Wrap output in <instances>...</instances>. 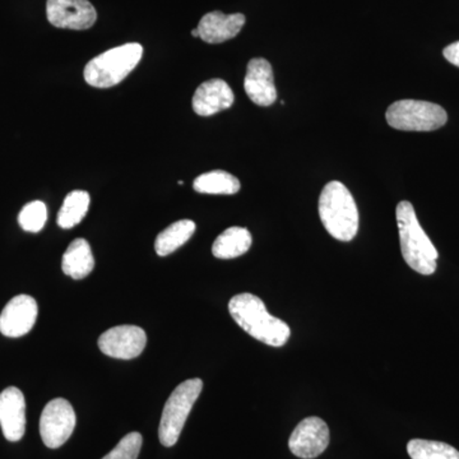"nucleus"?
I'll use <instances>...</instances> for the list:
<instances>
[{"instance_id":"1","label":"nucleus","mask_w":459,"mask_h":459,"mask_svg":"<svg viewBox=\"0 0 459 459\" xmlns=\"http://www.w3.org/2000/svg\"><path fill=\"white\" fill-rule=\"evenodd\" d=\"M229 312L238 327L255 340L272 347H281L291 336V329L283 320L268 313L258 296L238 294L230 300Z\"/></svg>"},{"instance_id":"2","label":"nucleus","mask_w":459,"mask_h":459,"mask_svg":"<svg viewBox=\"0 0 459 459\" xmlns=\"http://www.w3.org/2000/svg\"><path fill=\"white\" fill-rule=\"evenodd\" d=\"M402 255L404 262L424 276H430L437 267V250L427 232L420 225L415 208L407 201H402L395 210Z\"/></svg>"},{"instance_id":"3","label":"nucleus","mask_w":459,"mask_h":459,"mask_svg":"<svg viewBox=\"0 0 459 459\" xmlns=\"http://www.w3.org/2000/svg\"><path fill=\"white\" fill-rule=\"evenodd\" d=\"M319 216L325 229L337 240L351 241L358 234V205L341 181H331L323 188Z\"/></svg>"},{"instance_id":"4","label":"nucleus","mask_w":459,"mask_h":459,"mask_svg":"<svg viewBox=\"0 0 459 459\" xmlns=\"http://www.w3.org/2000/svg\"><path fill=\"white\" fill-rule=\"evenodd\" d=\"M143 48L138 42L120 45L90 60L84 80L96 89H110L126 80L141 62Z\"/></svg>"},{"instance_id":"5","label":"nucleus","mask_w":459,"mask_h":459,"mask_svg":"<svg viewBox=\"0 0 459 459\" xmlns=\"http://www.w3.org/2000/svg\"><path fill=\"white\" fill-rule=\"evenodd\" d=\"M202 389H204V382L195 377L181 383L172 392L166 402L161 421H160L159 437L162 446L170 448L178 443L190 411L197 402Z\"/></svg>"},{"instance_id":"6","label":"nucleus","mask_w":459,"mask_h":459,"mask_svg":"<svg viewBox=\"0 0 459 459\" xmlns=\"http://www.w3.org/2000/svg\"><path fill=\"white\" fill-rule=\"evenodd\" d=\"M385 119L398 131L431 132L446 126L448 115L440 105L433 102L400 100L388 108Z\"/></svg>"},{"instance_id":"7","label":"nucleus","mask_w":459,"mask_h":459,"mask_svg":"<svg viewBox=\"0 0 459 459\" xmlns=\"http://www.w3.org/2000/svg\"><path fill=\"white\" fill-rule=\"evenodd\" d=\"M74 428L75 412L65 398H56L45 406L40 418V435L48 448L62 446L74 434Z\"/></svg>"},{"instance_id":"8","label":"nucleus","mask_w":459,"mask_h":459,"mask_svg":"<svg viewBox=\"0 0 459 459\" xmlns=\"http://www.w3.org/2000/svg\"><path fill=\"white\" fill-rule=\"evenodd\" d=\"M47 16L57 29L82 31L95 25L98 12L89 0H48Z\"/></svg>"},{"instance_id":"9","label":"nucleus","mask_w":459,"mask_h":459,"mask_svg":"<svg viewBox=\"0 0 459 459\" xmlns=\"http://www.w3.org/2000/svg\"><path fill=\"white\" fill-rule=\"evenodd\" d=\"M147 336L137 325H117L99 338V349L110 358L132 360L138 358L146 347Z\"/></svg>"},{"instance_id":"10","label":"nucleus","mask_w":459,"mask_h":459,"mask_svg":"<svg viewBox=\"0 0 459 459\" xmlns=\"http://www.w3.org/2000/svg\"><path fill=\"white\" fill-rule=\"evenodd\" d=\"M329 446L328 425L322 419H304L289 439V448L296 457L313 459L319 457Z\"/></svg>"},{"instance_id":"11","label":"nucleus","mask_w":459,"mask_h":459,"mask_svg":"<svg viewBox=\"0 0 459 459\" xmlns=\"http://www.w3.org/2000/svg\"><path fill=\"white\" fill-rule=\"evenodd\" d=\"M38 314V303L32 296H14L0 314V332L5 337L25 336L35 325Z\"/></svg>"},{"instance_id":"12","label":"nucleus","mask_w":459,"mask_h":459,"mask_svg":"<svg viewBox=\"0 0 459 459\" xmlns=\"http://www.w3.org/2000/svg\"><path fill=\"white\" fill-rule=\"evenodd\" d=\"M0 427L8 442H20L25 435V395L16 386H8L0 394Z\"/></svg>"},{"instance_id":"13","label":"nucleus","mask_w":459,"mask_h":459,"mask_svg":"<svg viewBox=\"0 0 459 459\" xmlns=\"http://www.w3.org/2000/svg\"><path fill=\"white\" fill-rule=\"evenodd\" d=\"M244 89L247 98L258 107H270L277 100L273 71L268 60L255 57L247 65Z\"/></svg>"},{"instance_id":"14","label":"nucleus","mask_w":459,"mask_h":459,"mask_svg":"<svg viewBox=\"0 0 459 459\" xmlns=\"http://www.w3.org/2000/svg\"><path fill=\"white\" fill-rule=\"evenodd\" d=\"M246 21V16L241 13L225 14L219 11L211 12L199 21V39L208 44H221L231 40L241 31Z\"/></svg>"},{"instance_id":"15","label":"nucleus","mask_w":459,"mask_h":459,"mask_svg":"<svg viewBox=\"0 0 459 459\" xmlns=\"http://www.w3.org/2000/svg\"><path fill=\"white\" fill-rule=\"evenodd\" d=\"M231 87L222 80H210L202 83L193 96V110L201 117H211L234 105Z\"/></svg>"},{"instance_id":"16","label":"nucleus","mask_w":459,"mask_h":459,"mask_svg":"<svg viewBox=\"0 0 459 459\" xmlns=\"http://www.w3.org/2000/svg\"><path fill=\"white\" fill-rule=\"evenodd\" d=\"M93 267H95V259H93L89 241L84 238H75L69 244L68 249L63 255V272L72 279L82 280L89 276Z\"/></svg>"},{"instance_id":"17","label":"nucleus","mask_w":459,"mask_h":459,"mask_svg":"<svg viewBox=\"0 0 459 459\" xmlns=\"http://www.w3.org/2000/svg\"><path fill=\"white\" fill-rule=\"evenodd\" d=\"M253 238L249 230L246 228H230L225 230L214 240L212 253L219 259H234L246 255L252 247Z\"/></svg>"},{"instance_id":"18","label":"nucleus","mask_w":459,"mask_h":459,"mask_svg":"<svg viewBox=\"0 0 459 459\" xmlns=\"http://www.w3.org/2000/svg\"><path fill=\"white\" fill-rule=\"evenodd\" d=\"M195 231V223L190 220H180L171 223L156 238L155 249L157 255L166 256L183 247Z\"/></svg>"},{"instance_id":"19","label":"nucleus","mask_w":459,"mask_h":459,"mask_svg":"<svg viewBox=\"0 0 459 459\" xmlns=\"http://www.w3.org/2000/svg\"><path fill=\"white\" fill-rule=\"evenodd\" d=\"M193 188L202 195H232L240 190V181L226 171H210L199 175L193 183Z\"/></svg>"},{"instance_id":"20","label":"nucleus","mask_w":459,"mask_h":459,"mask_svg":"<svg viewBox=\"0 0 459 459\" xmlns=\"http://www.w3.org/2000/svg\"><path fill=\"white\" fill-rule=\"evenodd\" d=\"M90 202V195L84 190H74L69 193L57 213V225L65 230L74 228L86 216Z\"/></svg>"},{"instance_id":"21","label":"nucleus","mask_w":459,"mask_h":459,"mask_svg":"<svg viewBox=\"0 0 459 459\" xmlns=\"http://www.w3.org/2000/svg\"><path fill=\"white\" fill-rule=\"evenodd\" d=\"M407 452L411 459H459V452L455 446L434 440H410Z\"/></svg>"},{"instance_id":"22","label":"nucleus","mask_w":459,"mask_h":459,"mask_svg":"<svg viewBox=\"0 0 459 459\" xmlns=\"http://www.w3.org/2000/svg\"><path fill=\"white\" fill-rule=\"evenodd\" d=\"M48 220V208L40 201L27 204L18 216L21 228L27 232H39L44 229Z\"/></svg>"},{"instance_id":"23","label":"nucleus","mask_w":459,"mask_h":459,"mask_svg":"<svg viewBox=\"0 0 459 459\" xmlns=\"http://www.w3.org/2000/svg\"><path fill=\"white\" fill-rule=\"evenodd\" d=\"M142 444H143V437L140 433L126 435L113 451L102 459H137Z\"/></svg>"},{"instance_id":"24","label":"nucleus","mask_w":459,"mask_h":459,"mask_svg":"<svg viewBox=\"0 0 459 459\" xmlns=\"http://www.w3.org/2000/svg\"><path fill=\"white\" fill-rule=\"evenodd\" d=\"M443 56L451 65L459 68V41L453 42L443 50Z\"/></svg>"},{"instance_id":"25","label":"nucleus","mask_w":459,"mask_h":459,"mask_svg":"<svg viewBox=\"0 0 459 459\" xmlns=\"http://www.w3.org/2000/svg\"><path fill=\"white\" fill-rule=\"evenodd\" d=\"M192 36H195V38H199V31L198 29H195L192 31Z\"/></svg>"}]
</instances>
